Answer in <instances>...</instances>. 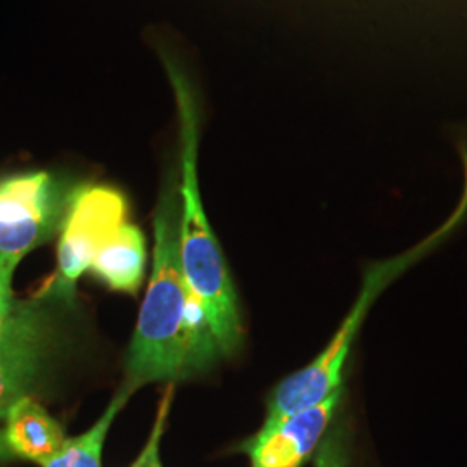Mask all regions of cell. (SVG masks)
<instances>
[{"label": "cell", "mask_w": 467, "mask_h": 467, "mask_svg": "<svg viewBox=\"0 0 467 467\" xmlns=\"http://www.w3.org/2000/svg\"><path fill=\"white\" fill-rule=\"evenodd\" d=\"M222 350L185 281L181 258V189L173 173L154 215L150 285L127 357L125 384H173L213 368Z\"/></svg>", "instance_id": "6da1fadb"}, {"label": "cell", "mask_w": 467, "mask_h": 467, "mask_svg": "<svg viewBox=\"0 0 467 467\" xmlns=\"http://www.w3.org/2000/svg\"><path fill=\"white\" fill-rule=\"evenodd\" d=\"M181 115V258L185 281L217 337L223 357L243 343V318L222 248L210 227L198 187V111L189 87L171 67Z\"/></svg>", "instance_id": "7a4b0ae2"}, {"label": "cell", "mask_w": 467, "mask_h": 467, "mask_svg": "<svg viewBox=\"0 0 467 467\" xmlns=\"http://www.w3.org/2000/svg\"><path fill=\"white\" fill-rule=\"evenodd\" d=\"M459 210L461 212H457L441 229L428 235L418 246L401 253L399 256L368 264V267L364 268L360 295L353 303L348 316L343 318L339 329L334 333L327 347L308 366L289 374L272 389L267 400V416L264 428H272L301 410L316 407L343 388L345 366L370 306L389 284L400 277L414 264L420 262L426 254L436 250L457 229L462 215L466 213L467 198L464 206Z\"/></svg>", "instance_id": "3957f363"}, {"label": "cell", "mask_w": 467, "mask_h": 467, "mask_svg": "<svg viewBox=\"0 0 467 467\" xmlns=\"http://www.w3.org/2000/svg\"><path fill=\"white\" fill-rule=\"evenodd\" d=\"M78 187L46 170L0 179V272H15L30 251L59 235Z\"/></svg>", "instance_id": "277c9868"}, {"label": "cell", "mask_w": 467, "mask_h": 467, "mask_svg": "<svg viewBox=\"0 0 467 467\" xmlns=\"http://www.w3.org/2000/svg\"><path fill=\"white\" fill-rule=\"evenodd\" d=\"M127 220L129 202L118 189L80 184L59 233L57 267L38 295L71 305L92 258Z\"/></svg>", "instance_id": "5b68a950"}, {"label": "cell", "mask_w": 467, "mask_h": 467, "mask_svg": "<svg viewBox=\"0 0 467 467\" xmlns=\"http://www.w3.org/2000/svg\"><path fill=\"white\" fill-rule=\"evenodd\" d=\"M52 300L35 295L16 301L0 329V422L19 399L30 395L56 348L57 326Z\"/></svg>", "instance_id": "8992f818"}, {"label": "cell", "mask_w": 467, "mask_h": 467, "mask_svg": "<svg viewBox=\"0 0 467 467\" xmlns=\"http://www.w3.org/2000/svg\"><path fill=\"white\" fill-rule=\"evenodd\" d=\"M345 388L312 409L301 410L246 440L239 451L248 453L251 467H303L317 451L341 407Z\"/></svg>", "instance_id": "52a82bcc"}, {"label": "cell", "mask_w": 467, "mask_h": 467, "mask_svg": "<svg viewBox=\"0 0 467 467\" xmlns=\"http://www.w3.org/2000/svg\"><path fill=\"white\" fill-rule=\"evenodd\" d=\"M4 436L16 459L40 466L54 459L67 441L65 428L32 395L19 399L9 409Z\"/></svg>", "instance_id": "ba28073f"}, {"label": "cell", "mask_w": 467, "mask_h": 467, "mask_svg": "<svg viewBox=\"0 0 467 467\" xmlns=\"http://www.w3.org/2000/svg\"><path fill=\"white\" fill-rule=\"evenodd\" d=\"M148 264L144 233L127 220L92 258L90 272L113 291L137 295Z\"/></svg>", "instance_id": "9c48e42d"}, {"label": "cell", "mask_w": 467, "mask_h": 467, "mask_svg": "<svg viewBox=\"0 0 467 467\" xmlns=\"http://www.w3.org/2000/svg\"><path fill=\"white\" fill-rule=\"evenodd\" d=\"M134 391V388L123 384L99 420L84 434L67 438L61 451L42 467H102V449L106 436L111 430L113 420L118 418Z\"/></svg>", "instance_id": "30bf717a"}, {"label": "cell", "mask_w": 467, "mask_h": 467, "mask_svg": "<svg viewBox=\"0 0 467 467\" xmlns=\"http://www.w3.org/2000/svg\"><path fill=\"white\" fill-rule=\"evenodd\" d=\"M316 467H351V430L345 419H337L320 440Z\"/></svg>", "instance_id": "8fae6325"}, {"label": "cell", "mask_w": 467, "mask_h": 467, "mask_svg": "<svg viewBox=\"0 0 467 467\" xmlns=\"http://www.w3.org/2000/svg\"><path fill=\"white\" fill-rule=\"evenodd\" d=\"M171 384L168 386L167 391H165V397L161 400V407H160V412H158V418H156V424H154V430L150 433V459L146 462L144 467H163L161 466V461H160V440H161V434H163V428H165V420H167L168 409H170V403H171V397H173V391H171Z\"/></svg>", "instance_id": "7c38bea8"}, {"label": "cell", "mask_w": 467, "mask_h": 467, "mask_svg": "<svg viewBox=\"0 0 467 467\" xmlns=\"http://www.w3.org/2000/svg\"><path fill=\"white\" fill-rule=\"evenodd\" d=\"M13 275L15 272H0V329L17 301L13 291Z\"/></svg>", "instance_id": "4fadbf2b"}, {"label": "cell", "mask_w": 467, "mask_h": 467, "mask_svg": "<svg viewBox=\"0 0 467 467\" xmlns=\"http://www.w3.org/2000/svg\"><path fill=\"white\" fill-rule=\"evenodd\" d=\"M15 459H16V455L9 449L4 431H0V462H9V461H15Z\"/></svg>", "instance_id": "5bb4252c"}, {"label": "cell", "mask_w": 467, "mask_h": 467, "mask_svg": "<svg viewBox=\"0 0 467 467\" xmlns=\"http://www.w3.org/2000/svg\"><path fill=\"white\" fill-rule=\"evenodd\" d=\"M150 445H152V441H150H150H148V445H146V449L142 451V453L135 459L134 464L130 467H144L146 466V462H148V459H150Z\"/></svg>", "instance_id": "9a60e30c"}]
</instances>
